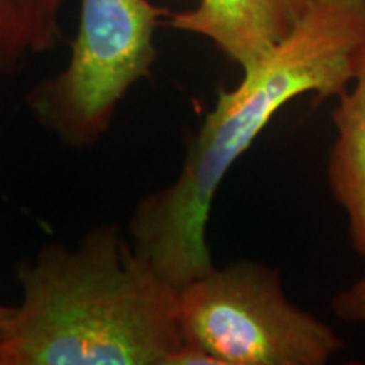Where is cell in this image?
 I'll list each match as a JSON object with an SVG mask.
<instances>
[{"instance_id": "8992f818", "label": "cell", "mask_w": 365, "mask_h": 365, "mask_svg": "<svg viewBox=\"0 0 365 365\" xmlns=\"http://www.w3.org/2000/svg\"><path fill=\"white\" fill-rule=\"evenodd\" d=\"M336 139L328 161L331 193L349 218L355 250L365 255V41L355 54L354 78L333 110Z\"/></svg>"}, {"instance_id": "ba28073f", "label": "cell", "mask_w": 365, "mask_h": 365, "mask_svg": "<svg viewBox=\"0 0 365 365\" xmlns=\"http://www.w3.org/2000/svg\"><path fill=\"white\" fill-rule=\"evenodd\" d=\"M333 312L344 322L365 323V276L333 298Z\"/></svg>"}, {"instance_id": "5b68a950", "label": "cell", "mask_w": 365, "mask_h": 365, "mask_svg": "<svg viewBox=\"0 0 365 365\" xmlns=\"http://www.w3.org/2000/svg\"><path fill=\"white\" fill-rule=\"evenodd\" d=\"M309 0H200L190 11L171 12L163 26L203 36L242 70H254L293 33Z\"/></svg>"}, {"instance_id": "52a82bcc", "label": "cell", "mask_w": 365, "mask_h": 365, "mask_svg": "<svg viewBox=\"0 0 365 365\" xmlns=\"http://www.w3.org/2000/svg\"><path fill=\"white\" fill-rule=\"evenodd\" d=\"M68 0H0V76L19 73L31 58L63 41L61 11Z\"/></svg>"}, {"instance_id": "9c48e42d", "label": "cell", "mask_w": 365, "mask_h": 365, "mask_svg": "<svg viewBox=\"0 0 365 365\" xmlns=\"http://www.w3.org/2000/svg\"><path fill=\"white\" fill-rule=\"evenodd\" d=\"M14 312V307H7V304H0V328L6 325V322L9 319Z\"/></svg>"}, {"instance_id": "6da1fadb", "label": "cell", "mask_w": 365, "mask_h": 365, "mask_svg": "<svg viewBox=\"0 0 365 365\" xmlns=\"http://www.w3.org/2000/svg\"><path fill=\"white\" fill-rule=\"evenodd\" d=\"M365 41V0H309L293 33L217 105L190 140L180 176L144 196L129 220L132 247L176 291L212 271L207 225L213 198L237 159L279 108L304 93L340 97Z\"/></svg>"}, {"instance_id": "7a4b0ae2", "label": "cell", "mask_w": 365, "mask_h": 365, "mask_svg": "<svg viewBox=\"0 0 365 365\" xmlns=\"http://www.w3.org/2000/svg\"><path fill=\"white\" fill-rule=\"evenodd\" d=\"M21 303L0 328V365H168L182 345L178 291L117 223L43 245L16 269Z\"/></svg>"}, {"instance_id": "277c9868", "label": "cell", "mask_w": 365, "mask_h": 365, "mask_svg": "<svg viewBox=\"0 0 365 365\" xmlns=\"http://www.w3.org/2000/svg\"><path fill=\"white\" fill-rule=\"evenodd\" d=\"M182 344L220 365H323L344 346L340 336L286 298L274 269L232 262L178 291Z\"/></svg>"}, {"instance_id": "3957f363", "label": "cell", "mask_w": 365, "mask_h": 365, "mask_svg": "<svg viewBox=\"0 0 365 365\" xmlns=\"http://www.w3.org/2000/svg\"><path fill=\"white\" fill-rule=\"evenodd\" d=\"M170 14L150 0H80L68 65L26 95L41 129L68 148L97 145L127 91L150 76L154 36Z\"/></svg>"}]
</instances>
